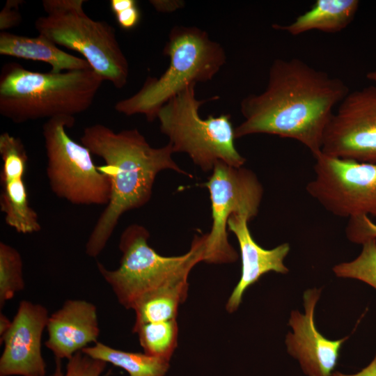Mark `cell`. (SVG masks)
Returning <instances> with one entry per match:
<instances>
[{"mask_svg": "<svg viewBox=\"0 0 376 376\" xmlns=\"http://www.w3.org/2000/svg\"><path fill=\"white\" fill-rule=\"evenodd\" d=\"M1 184L0 207L6 224L19 233L39 232L41 225L37 212L29 205L24 179L16 178Z\"/></svg>", "mask_w": 376, "mask_h": 376, "instance_id": "20", "label": "cell"}, {"mask_svg": "<svg viewBox=\"0 0 376 376\" xmlns=\"http://www.w3.org/2000/svg\"><path fill=\"white\" fill-rule=\"evenodd\" d=\"M314 177L307 193L334 216L376 218V164L326 155L313 157Z\"/></svg>", "mask_w": 376, "mask_h": 376, "instance_id": "10", "label": "cell"}, {"mask_svg": "<svg viewBox=\"0 0 376 376\" xmlns=\"http://www.w3.org/2000/svg\"><path fill=\"white\" fill-rule=\"evenodd\" d=\"M84 0H43L45 15L34 23L38 34L57 45L81 54L104 81L118 89L129 76L127 59L114 28L91 18L84 10Z\"/></svg>", "mask_w": 376, "mask_h": 376, "instance_id": "6", "label": "cell"}, {"mask_svg": "<svg viewBox=\"0 0 376 376\" xmlns=\"http://www.w3.org/2000/svg\"><path fill=\"white\" fill-rule=\"evenodd\" d=\"M249 221L246 216L236 214L228 221L229 230L235 234L238 241L242 260L240 279L226 305L228 313L238 308L246 289L263 274L269 272L281 274L289 272L283 263L290 249L289 244L283 243L272 249L261 247L251 234L248 226Z\"/></svg>", "mask_w": 376, "mask_h": 376, "instance_id": "15", "label": "cell"}, {"mask_svg": "<svg viewBox=\"0 0 376 376\" xmlns=\"http://www.w3.org/2000/svg\"><path fill=\"white\" fill-rule=\"evenodd\" d=\"M195 86H187L160 109L157 118L161 132L169 138L174 152L187 154L203 171H212L219 161L235 167L243 166L246 159L235 146L230 115L202 118L200 107L219 97L198 100Z\"/></svg>", "mask_w": 376, "mask_h": 376, "instance_id": "7", "label": "cell"}, {"mask_svg": "<svg viewBox=\"0 0 376 376\" xmlns=\"http://www.w3.org/2000/svg\"><path fill=\"white\" fill-rule=\"evenodd\" d=\"M0 54L45 62L53 73L92 68L86 59L66 53L40 34L31 37L1 31Z\"/></svg>", "mask_w": 376, "mask_h": 376, "instance_id": "16", "label": "cell"}, {"mask_svg": "<svg viewBox=\"0 0 376 376\" xmlns=\"http://www.w3.org/2000/svg\"><path fill=\"white\" fill-rule=\"evenodd\" d=\"M366 77L376 84V68L368 72Z\"/></svg>", "mask_w": 376, "mask_h": 376, "instance_id": "33", "label": "cell"}, {"mask_svg": "<svg viewBox=\"0 0 376 376\" xmlns=\"http://www.w3.org/2000/svg\"><path fill=\"white\" fill-rule=\"evenodd\" d=\"M24 3L21 0H8L0 13V30L7 29L18 26L22 20L20 6Z\"/></svg>", "mask_w": 376, "mask_h": 376, "instance_id": "27", "label": "cell"}, {"mask_svg": "<svg viewBox=\"0 0 376 376\" xmlns=\"http://www.w3.org/2000/svg\"><path fill=\"white\" fill-rule=\"evenodd\" d=\"M210 192L212 225L207 233L203 262L230 263L238 255L228 239V221L233 214L249 220L258 212L263 187L256 174L243 166L217 162L208 180L202 185Z\"/></svg>", "mask_w": 376, "mask_h": 376, "instance_id": "9", "label": "cell"}, {"mask_svg": "<svg viewBox=\"0 0 376 376\" xmlns=\"http://www.w3.org/2000/svg\"><path fill=\"white\" fill-rule=\"evenodd\" d=\"M104 81L93 68L38 72L7 63L0 75V114L15 123L75 117L91 107Z\"/></svg>", "mask_w": 376, "mask_h": 376, "instance_id": "3", "label": "cell"}, {"mask_svg": "<svg viewBox=\"0 0 376 376\" xmlns=\"http://www.w3.org/2000/svg\"><path fill=\"white\" fill-rule=\"evenodd\" d=\"M321 152L376 164V84L350 91L324 131Z\"/></svg>", "mask_w": 376, "mask_h": 376, "instance_id": "11", "label": "cell"}, {"mask_svg": "<svg viewBox=\"0 0 376 376\" xmlns=\"http://www.w3.org/2000/svg\"><path fill=\"white\" fill-rule=\"evenodd\" d=\"M0 155L3 162L1 183L23 178L26 171L28 156L21 139L8 132L2 133L0 135Z\"/></svg>", "mask_w": 376, "mask_h": 376, "instance_id": "24", "label": "cell"}, {"mask_svg": "<svg viewBox=\"0 0 376 376\" xmlns=\"http://www.w3.org/2000/svg\"><path fill=\"white\" fill-rule=\"evenodd\" d=\"M49 317L44 306L27 300L19 302L9 330L0 338L4 345L0 376H45L41 347Z\"/></svg>", "mask_w": 376, "mask_h": 376, "instance_id": "12", "label": "cell"}, {"mask_svg": "<svg viewBox=\"0 0 376 376\" xmlns=\"http://www.w3.org/2000/svg\"><path fill=\"white\" fill-rule=\"evenodd\" d=\"M188 289V279H185L142 297L132 308L135 312L134 326L176 319L179 306L187 297Z\"/></svg>", "mask_w": 376, "mask_h": 376, "instance_id": "18", "label": "cell"}, {"mask_svg": "<svg viewBox=\"0 0 376 376\" xmlns=\"http://www.w3.org/2000/svg\"><path fill=\"white\" fill-rule=\"evenodd\" d=\"M362 245L361 253L354 260L335 265L333 271L338 277L358 279L376 289V239Z\"/></svg>", "mask_w": 376, "mask_h": 376, "instance_id": "23", "label": "cell"}, {"mask_svg": "<svg viewBox=\"0 0 376 376\" xmlns=\"http://www.w3.org/2000/svg\"><path fill=\"white\" fill-rule=\"evenodd\" d=\"M145 354L170 361L178 345V327L176 319L148 322L133 326Z\"/></svg>", "mask_w": 376, "mask_h": 376, "instance_id": "21", "label": "cell"}, {"mask_svg": "<svg viewBox=\"0 0 376 376\" xmlns=\"http://www.w3.org/2000/svg\"><path fill=\"white\" fill-rule=\"evenodd\" d=\"M61 361L56 359L55 370L49 376H109L111 374V370L105 372L107 363L93 359L81 351L68 360L65 373Z\"/></svg>", "mask_w": 376, "mask_h": 376, "instance_id": "25", "label": "cell"}, {"mask_svg": "<svg viewBox=\"0 0 376 376\" xmlns=\"http://www.w3.org/2000/svg\"><path fill=\"white\" fill-rule=\"evenodd\" d=\"M346 235L352 242L363 244L370 239H376V224L368 216L349 219Z\"/></svg>", "mask_w": 376, "mask_h": 376, "instance_id": "26", "label": "cell"}, {"mask_svg": "<svg viewBox=\"0 0 376 376\" xmlns=\"http://www.w3.org/2000/svg\"><path fill=\"white\" fill-rule=\"evenodd\" d=\"M163 53L170 61L165 72L159 77L148 76L136 93L116 103V111L143 114L153 121L171 98L191 84L212 79L226 61L222 46L196 26H173Z\"/></svg>", "mask_w": 376, "mask_h": 376, "instance_id": "4", "label": "cell"}, {"mask_svg": "<svg viewBox=\"0 0 376 376\" xmlns=\"http://www.w3.org/2000/svg\"><path fill=\"white\" fill-rule=\"evenodd\" d=\"M118 25L125 30L136 27L141 19V12L137 3L114 14Z\"/></svg>", "mask_w": 376, "mask_h": 376, "instance_id": "28", "label": "cell"}, {"mask_svg": "<svg viewBox=\"0 0 376 376\" xmlns=\"http://www.w3.org/2000/svg\"><path fill=\"white\" fill-rule=\"evenodd\" d=\"M149 237L144 226L130 225L120 237L118 267L111 270L97 263L100 274L127 309H132L139 299L152 291L188 279L192 268L204 260L207 233L196 235L188 252L178 256L157 253L149 245Z\"/></svg>", "mask_w": 376, "mask_h": 376, "instance_id": "5", "label": "cell"}, {"mask_svg": "<svg viewBox=\"0 0 376 376\" xmlns=\"http://www.w3.org/2000/svg\"><path fill=\"white\" fill-rule=\"evenodd\" d=\"M349 92L343 80L300 58H276L265 91L242 100L244 120L235 128V139L256 134L291 139L314 157L335 107Z\"/></svg>", "mask_w": 376, "mask_h": 376, "instance_id": "1", "label": "cell"}, {"mask_svg": "<svg viewBox=\"0 0 376 376\" xmlns=\"http://www.w3.org/2000/svg\"><path fill=\"white\" fill-rule=\"evenodd\" d=\"M90 357L124 369L129 376H164L169 368L167 359L139 352H125L97 342L84 348Z\"/></svg>", "mask_w": 376, "mask_h": 376, "instance_id": "19", "label": "cell"}, {"mask_svg": "<svg viewBox=\"0 0 376 376\" xmlns=\"http://www.w3.org/2000/svg\"><path fill=\"white\" fill-rule=\"evenodd\" d=\"M22 260L12 246L0 242V308L24 288Z\"/></svg>", "mask_w": 376, "mask_h": 376, "instance_id": "22", "label": "cell"}, {"mask_svg": "<svg viewBox=\"0 0 376 376\" xmlns=\"http://www.w3.org/2000/svg\"><path fill=\"white\" fill-rule=\"evenodd\" d=\"M152 6L159 12L169 13L182 7L183 2L181 1H150Z\"/></svg>", "mask_w": 376, "mask_h": 376, "instance_id": "29", "label": "cell"}, {"mask_svg": "<svg viewBox=\"0 0 376 376\" xmlns=\"http://www.w3.org/2000/svg\"><path fill=\"white\" fill-rule=\"evenodd\" d=\"M358 0H317L312 7L288 24L272 28L296 36L311 31L337 33L347 28L358 10Z\"/></svg>", "mask_w": 376, "mask_h": 376, "instance_id": "17", "label": "cell"}, {"mask_svg": "<svg viewBox=\"0 0 376 376\" xmlns=\"http://www.w3.org/2000/svg\"><path fill=\"white\" fill-rule=\"evenodd\" d=\"M331 376H376V354L368 366L356 374L345 375L340 372H334Z\"/></svg>", "mask_w": 376, "mask_h": 376, "instance_id": "30", "label": "cell"}, {"mask_svg": "<svg viewBox=\"0 0 376 376\" xmlns=\"http://www.w3.org/2000/svg\"><path fill=\"white\" fill-rule=\"evenodd\" d=\"M137 2L134 0H111L110 7L113 14L128 8Z\"/></svg>", "mask_w": 376, "mask_h": 376, "instance_id": "31", "label": "cell"}, {"mask_svg": "<svg viewBox=\"0 0 376 376\" xmlns=\"http://www.w3.org/2000/svg\"><path fill=\"white\" fill-rule=\"evenodd\" d=\"M47 340L45 345L56 359H70L91 343L100 335L97 308L83 299H68L49 317Z\"/></svg>", "mask_w": 376, "mask_h": 376, "instance_id": "14", "label": "cell"}, {"mask_svg": "<svg viewBox=\"0 0 376 376\" xmlns=\"http://www.w3.org/2000/svg\"><path fill=\"white\" fill-rule=\"evenodd\" d=\"M74 116L48 119L42 126L47 156V177L53 193L77 205H107L111 198V180L96 166L91 152L74 141L65 128Z\"/></svg>", "mask_w": 376, "mask_h": 376, "instance_id": "8", "label": "cell"}, {"mask_svg": "<svg viewBox=\"0 0 376 376\" xmlns=\"http://www.w3.org/2000/svg\"><path fill=\"white\" fill-rule=\"evenodd\" d=\"M320 290L309 289L304 295L305 313H291L289 324L293 332L288 333L285 343L288 353L297 359L308 376H331L337 365L343 343L347 337L332 340L320 334L314 322V312Z\"/></svg>", "mask_w": 376, "mask_h": 376, "instance_id": "13", "label": "cell"}, {"mask_svg": "<svg viewBox=\"0 0 376 376\" xmlns=\"http://www.w3.org/2000/svg\"><path fill=\"white\" fill-rule=\"evenodd\" d=\"M12 324V320L2 312L0 313V338L4 336L9 330Z\"/></svg>", "mask_w": 376, "mask_h": 376, "instance_id": "32", "label": "cell"}, {"mask_svg": "<svg viewBox=\"0 0 376 376\" xmlns=\"http://www.w3.org/2000/svg\"><path fill=\"white\" fill-rule=\"evenodd\" d=\"M81 144L93 155L103 159L99 166L111 180V198L101 213L86 243V253L92 258L100 254L110 239L121 216L139 208L150 199L157 175L171 169L190 178L172 157V146L168 143L153 148L137 129L114 132L97 123L84 128Z\"/></svg>", "mask_w": 376, "mask_h": 376, "instance_id": "2", "label": "cell"}]
</instances>
